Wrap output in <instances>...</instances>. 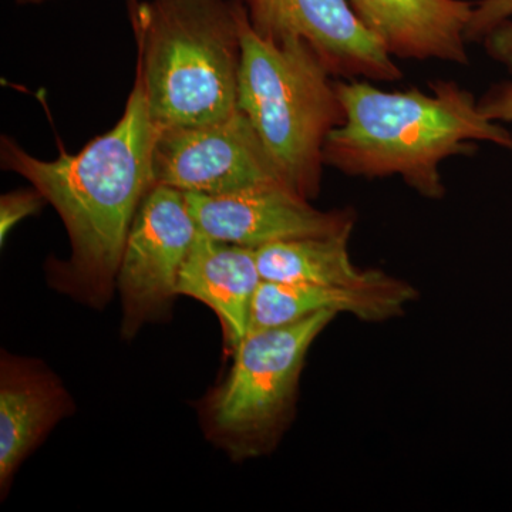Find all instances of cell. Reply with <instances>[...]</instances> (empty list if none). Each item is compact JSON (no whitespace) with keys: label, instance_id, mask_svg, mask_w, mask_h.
I'll use <instances>...</instances> for the list:
<instances>
[{"label":"cell","instance_id":"6da1fadb","mask_svg":"<svg viewBox=\"0 0 512 512\" xmlns=\"http://www.w3.org/2000/svg\"><path fill=\"white\" fill-rule=\"evenodd\" d=\"M157 127L136 76L119 123L80 153L53 161L2 140V164L22 175L55 207L72 244L69 261L52 268V284L93 308L111 301L128 232L154 187Z\"/></svg>","mask_w":512,"mask_h":512},{"label":"cell","instance_id":"7a4b0ae2","mask_svg":"<svg viewBox=\"0 0 512 512\" xmlns=\"http://www.w3.org/2000/svg\"><path fill=\"white\" fill-rule=\"evenodd\" d=\"M345 121L323 150L325 165L349 177H400L421 197L441 200V164L468 154L474 143L512 153V133L484 116L470 90L451 80L429 84L430 93L380 89L369 80H338Z\"/></svg>","mask_w":512,"mask_h":512},{"label":"cell","instance_id":"3957f363","mask_svg":"<svg viewBox=\"0 0 512 512\" xmlns=\"http://www.w3.org/2000/svg\"><path fill=\"white\" fill-rule=\"evenodd\" d=\"M242 0H130L137 74L158 130L238 110Z\"/></svg>","mask_w":512,"mask_h":512},{"label":"cell","instance_id":"277c9868","mask_svg":"<svg viewBox=\"0 0 512 512\" xmlns=\"http://www.w3.org/2000/svg\"><path fill=\"white\" fill-rule=\"evenodd\" d=\"M238 109L247 114L285 183L306 200L318 197L323 150L345 109L335 76L301 39H264L241 15Z\"/></svg>","mask_w":512,"mask_h":512},{"label":"cell","instance_id":"5b68a950","mask_svg":"<svg viewBox=\"0 0 512 512\" xmlns=\"http://www.w3.org/2000/svg\"><path fill=\"white\" fill-rule=\"evenodd\" d=\"M336 315L320 312L291 325L251 330L232 353L224 382L202 406L210 440L235 460L271 450L292 419L306 355Z\"/></svg>","mask_w":512,"mask_h":512},{"label":"cell","instance_id":"8992f818","mask_svg":"<svg viewBox=\"0 0 512 512\" xmlns=\"http://www.w3.org/2000/svg\"><path fill=\"white\" fill-rule=\"evenodd\" d=\"M197 234L183 191L154 185L147 192L128 232L117 274L123 338H134L146 323L170 313Z\"/></svg>","mask_w":512,"mask_h":512},{"label":"cell","instance_id":"52a82bcc","mask_svg":"<svg viewBox=\"0 0 512 512\" xmlns=\"http://www.w3.org/2000/svg\"><path fill=\"white\" fill-rule=\"evenodd\" d=\"M153 175L154 185L207 195L288 187L251 120L239 109L204 126L157 128Z\"/></svg>","mask_w":512,"mask_h":512},{"label":"cell","instance_id":"ba28073f","mask_svg":"<svg viewBox=\"0 0 512 512\" xmlns=\"http://www.w3.org/2000/svg\"><path fill=\"white\" fill-rule=\"evenodd\" d=\"M252 29L264 39H301L335 77L393 83L403 70L365 28L348 0H242Z\"/></svg>","mask_w":512,"mask_h":512},{"label":"cell","instance_id":"9c48e42d","mask_svg":"<svg viewBox=\"0 0 512 512\" xmlns=\"http://www.w3.org/2000/svg\"><path fill=\"white\" fill-rule=\"evenodd\" d=\"M184 195L198 231L217 241L252 249L353 231L356 220L350 210H316L309 200L282 185L234 194Z\"/></svg>","mask_w":512,"mask_h":512},{"label":"cell","instance_id":"30bf717a","mask_svg":"<svg viewBox=\"0 0 512 512\" xmlns=\"http://www.w3.org/2000/svg\"><path fill=\"white\" fill-rule=\"evenodd\" d=\"M365 28L394 59L466 66L468 0H348Z\"/></svg>","mask_w":512,"mask_h":512},{"label":"cell","instance_id":"8fae6325","mask_svg":"<svg viewBox=\"0 0 512 512\" xmlns=\"http://www.w3.org/2000/svg\"><path fill=\"white\" fill-rule=\"evenodd\" d=\"M74 403L59 377L40 360L2 352L0 360V488L8 494L16 471Z\"/></svg>","mask_w":512,"mask_h":512},{"label":"cell","instance_id":"7c38bea8","mask_svg":"<svg viewBox=\"0 0 512 512\" xmlns=\"http://www.w3.org/2000/svg\"><path fill=\"white\" fill-rule=\"evenodd\" d=\"M255 249L227 244L198 231L178 281V295L197 299L214 311L234 353L249 333L252 305L262 284Z\"/></svg>","mask_w":512,"mask_h":512},{"label":"cell","instance_id":"4fadbf2b","mask_svg":"<svg viewBox=\"0 0 512 512\" xmlns=\"http://www.w3.org/2000/svg\"><path fill=\"white\" fill-rule=\"evenodd\" d=\"M413 286L393 276L363 286L279 284L262 281L251 313V330L291 325L320 312L352 313L369 322L392 319L416 299Z\"/></svg>","mask_w":512,"mask_h":512},{"label":"cell","instance_id":"5bb4252c","mask_svg":"<svg viewBox=\"0 0 512 512\" xmlns=\"http://www.w3.org/2000/svg\"><path fill=\"white\" fill-rule=\"evenodd\" d=\"M350 235L352 231L289 239L255 249L262 279L279 284L363 286L389 278L377 269H360L353 264Z\"/></svg>","mask_w":512,"mask_h":512},{"label":"cell","instance_id":"9a60e30c","mask_svg":"<svg viewBox=\"0 0 512 512\" xmlns=\"http://www.w3.org/2000/svg\"><path fill=\"white\" fill-rule=\"evenodd\" d=\"M45 198L37 190L16 191L3 195L0 202V239H5L16 224L36 214L42 208Z\"/></svg>","mask_w":512,"mask_h":512},{"label":"cell","instance_id":"2e32d148","mask_svg":"<svg viewBox=\"0 0 512 512\" xmlns=\"http://www.w3.org/2000/svg\"><path fill=\"white\" fill-rule=\"evenodd\" d=\"M508 19H512V0H480L474 3L466 30L467 42H481L491 29Z\"/></svg>","mask_w":512,"mask_h":512},{"label":"cell","instance_id":"e0dca14e","mask_svg":"<svg viewBox=\"0 0 512 512\" xmlns=\"http://www.w3.org/2000/svg\"><path fill=\"white\" fill-rule=\"evenodd\" d=\"M478 106L488 119L512 124V82L494 84L478 99Z\"/></svg>","mask_w":512,"mask_h":512},{"label":"cell","instance_id":"ac0fdd59","mask_svg":"<svg viewBox=\"0 0 512 512\" xmlns=\"http://www.w3.org/2000/svg\"><path fill=\"white\" fill-rule=\"evenodd\" d=\"M485 53L512 73V19L504 20L481 40Z\"/></svg>","mask_w":512,"mask_h":512}]
</instances>
